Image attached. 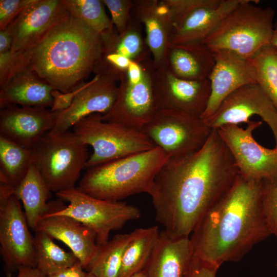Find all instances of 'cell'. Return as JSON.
Returning <instances> with one entry per match:
<instances>
[{
    "instance_id": "cell-46",
    "label": "cell",
    "mask_w": 277,
    "mask_h": 277,
    "mask_svg": "<svg viewBox=\"0 0 277 277\" xmlns=\"http://www.w3.org/2000/svg\"><path fill=\"white\" fill-rule=\"evenodd\" d=\"M86 277H95V276L94 275H93L92 273L87 272V274Z\"/></svg>"
},
{
    "instance_id": "cell-43",
    "label": "cell",
    "mask_w": 277,
    "mask_h": 277,
    "mask_svg": "<svg viewBox=\"0 0 277 277\" xmlns=\"http://www.w3.org/2000/svg\"><path fill=\"white\" fill-rule=\"evenodd\" d=\"M16 277H46L36 268L30 266H22L18 269Z\"/></svg>"
},
{
    "instance_id": "cell-6",
    "label": "cell",
    "mask_w": 277,
    "mask_h": 277,
    "mask_svg": "<svg viewBox=\"0 0 277 277\" xmlns=\"http://www.w3.org/2000/svg\"><path fill=\"white\" fill-rule=\"evenodd\" d=\"M58 200L48 202L44 215H61L74 219L93 230L97 245L109 241L110 233L122 229L141 214L136 206L122 201H108L92 197L77 187L55 193Z\"/></svg>"
},
{
    "instance_id": "cell-35",
    "label": "cell",
    "mask_w": 277,
    "mask_h": 277,
    "mask_svg": "<svg viewBox=\"0 0 277 277\" xmlns=\"http://www.w3.org/2000/svg\"><path fill=\"white\" fill-rule=\"evenodd\" d=\"M109 10L112 23L119 34L127 28L130 21V15L133 7L132 0H102Z\"/></svg>"
},
{
    "instance_id": "cell-33",
    "label": "cell",
    "mask_w": 277,
    "mask_h": 277,
    "mask_svg": "<svg viewBox=\"0 0 277 277\" xmlns=\"http://www.w3.org/2000/svg\"><path fill=\"white\" fill-rule=\"evenodd\" d=\"M262 206L269 230L277 238V182L263 181Z\"/></svg>"
},
{
    "instance_id": "cell-32",
    "label": "cell",
    "mask_w": 277,
    "mask_h": 277,
    "mask_svg": "<svg viewBox=\"0 0 277 277\" xmlns=\"http://www.w3.org/2000/svg\"><path fill=\"white\" fill-rule=\"evenodd\" d=\"M249 60L257 84L277 108V50L270 44Z\"/></svg>"
},
{
    "instance_id": "cell-9",
    "label": "cell",
    "mask_w": 277,
    "mask_h": 277,
    "mask_svg": "<svg viewBox=\"0 0 277 277\" xmlns=\"http://www.w3.org/2000/svg\"><path fill=\"white\" fill-rule=\"evenodd\" d=\"M169 159L199 150L212 130L201 117L179 111L160 109L141 130Z\"/></svg>"
},
{
    "instance_id": "cell-12",
    "label": "cell",
    "mask_w": 277,
    "mask_h": 277,
    "mask_svg": "<svg viewBox=\"0 0 277 277\" xmlns=\"http://www.w3.org/2000/svg\"><path fill=\"white\" fill-rule=\"evenodd\" d=\"M254 115L269 126L277 147V108L257 83L246 85L232 92L216 112L204 121L211 129H217L226 125L247 123Z\"/></svg>"
},
{
    "instance_id": "cell-8",
    "label": "cell",
    "mask_w": 277,
    "mask_h": 277,
    "mask_svg": "<svg viewBox=\"0 0 277 277\" xmlns=\"http://www.w3.org/2000/svg\"><path fill=\"white\" fill-rule=\"evenodd\" d=\"M102 115L95 113L87 116L72 127L78 138L93 148L85 168L88 169L155 147L141 130L104 121Z\"/></svg>"
},
{
    "instance_id": "cell-42",
    "label": "cell",
    "mask_w": 277,
    "mask_h": 277,
    "mask_svg": "<svg viewBox=\"0 0 277 277\" xmlns=\"http://www.w3.org/2000/svg\"><path fill=\"white\" fill-rule=\"evenodd\" d=\"M13 37L7 28L0 30V53L11 51Z\"/></svg>"
},
{
    "instance_id": "cell-34",
    "label": "cell",
    "mask_w": 277,
    "mask_h": 277,
    "mask_svg": "<svg viewBox=\"0 0 277 277\" xmlns=\"http://www.w3.org/2000/svg\"><path fill=\"white\" fill-rule=\"evenodd\" d=\"M131 62L128 58L120 54H103L94 71L96 74L107 75L116 81H120L126 75Z\"/></svg>"
},
{
    "instance_id": "cell-41",
    "label": "cell",
    "mask_w": 277,
    "mask_h": 277,
    "mask_svg": "<svg viewBox=\"0 0 277 277\" xmlns=\"http://www.w3.org/2000/svg\"><path fill=\"white\" fill-rule=\"evenodd\" d=\"M15 190V187L9 183L0 182V207L6 205L14 195Z\"/></svg>"
},
{
    "instance_id": "cell-20",
    "label": "cell",
    "mask_w": 277,
    "mask_h": 277,
    "mask_svg": "<svg viewBox=\"0 0 277 277\" xmlns=\"http://www.w3.org/2000/svg\"><path fill=\"white\" fill-rule=\"evenodd\" d=\"M244 0H207L173 26L170 43L204 42L224 17Z\"/></svg>"
},
{
    "instance_id": "cell-10",
    "label": "cell",
    "mask_w": 277,
    "mask_h": 277,
    "mask_svg": "<svg viewBox=\"0 0 277 277\" xmlns=\"http://www.w3.org/2000/svg\"><path fill=\"white\" fill-rule=\"evenodd\" d=\"M262 124L261 121L249 120L245 129L228 124L216 130L230 150L241 175L247 179L276 183L277 147H264L252 135Z\"/></svg>"
},
{
    "instance_id": "cell-26",
    "label": "cell",
    "mask_w": 277,
    "mask_h": 277,
    "mask_svg": "<svg viewBox=\"0 0 277 277\" xmlns=\"http://www.w3.org/2000/svg\"><path fill=\"white\" fill-rule=\"evenodd\" d=\"M141 27V23L133 18L130 19L123 33L119 34L114 27L102 35L103 54H120L138 63L150 59L151 54L143 36Z\"/></svg>"
},
{
    "instance_id": "cell-7",
    "label": "cell",
    "mask_w": 277,
    "mask_h": 277,
    "mask_svg": "<svg viewBox=\"0 0 277 277\" xmlns=\"http://www.w3.org/2000/svg\"><path fill=\"white\" fill-rule=\"evenodd\" d=\"M86 145L69 130L47 133L33 149L34 164L51 192L74 188L89 157Z\"/></svg>"
},
{
    "instance_id": "cell-36",
    "label": "cell",
    "mask_w": 277,
    "mask_h": 277,
    "mask_svg": "<svg viewBox=\"0 0 277 277\" xmlns=\"http://www.w3.org/2000/svg\"><path fill=\"white\" fill-rule=\"evenodd\" d=\"M37 0H1L0 30L6 29L26 8Z\"/></svg>"
},
{
    "instance_id": "cell-38",
    "label": "cell",
    "mask_w": 277,
    "mask_h": 277,
    "mask_svg": "<svg viewBox=\"0 0 277 277\" xmlns=\"http://www.w3.org/2000/svg\"><path fill=\"white\" fill-rule=\"evenodd\" d=\"M219 267L193 256L184 277H216Z\"/></svg>"
},
{
    "instance_id": "cell-24",
    "label": "cell",
    "mask_w": 277,
    "mask_h": 277,
    "mask_svg": "<svg viewBox=\"0 0 277 277\" xmlns=\"http://www.w3.org/2000/svg\"><path fill=\"white\" fill-rule=\"evenodd\" d=\"M215 65L214 53L204 42L170 44L165 65L177 77L188 80L208 78Z\"/></svg>"
},
{
    "instance_id": "cell-31",
    "label": "cell",
    "mask_w": 277,
    "mask_h": 277,
    "mask_svg": "<svg viewBox=\"0 0 277 277\" xmlns=\"http://www.w3.org/2000/svg\"><path fill=\"white\" fill-rule=\"evenodd\" d=\"M64 8L101 35L113 27L107 15L102 1L62 0Z\"/></svg>"
},
{
    "instance_id": "cell-13",
    "label": "cell",
    "mask_w": 277,
    "mask_h": 277,
    "mask_svg": "<svg viewBox=\"0 0 277 277\" xmlns=\"http://www.w3.org/2000/svg\"><path fill=\"white\" fill-rule=\"evenodd\" d=\"M29 227L19 201L12 196L0 207V253L10 275L22 266L35 267L34 237Z\"/></svg>"
},
{
    "instance_id": "cell-37",
    "label": "cell",
    "mask_w": 277,
    "mask_h": 277,
    "mask_svg": "<svg viewBox=\"0 0 277 277\" xmlns=\"http://www.w3.org/2000/svg\"><path fill=\"white\" fill-rule=\"evenodd\" d=\"M87 82H83L73 90L63 93L57 89L51 92L53 101L50 110L52 112H61L68 109L72 103L75 96L86 86Z\"/></svg>"
},
{
    "instance_id": "cell-1",
    "label": "cell",
    "mask_w": 277,
    "mask_h": 277,
    "mask_svg": "<svg viewBox=\"0 0 277 277\" xmlns=\"http://www.w3.org/2000/svg\"><path fill=\"white\" fill-rule=\"evenodd\" d=\"M239 174L228 148L217 130L212 129L199 150L169 159L156 175L149 193L156 220L171 236L189 237Z\"/></svg>"
},
{
    "instance_id": "cell-44",
    "label": "cell",
    "mask_w": 277,
    "mask_h": 277,
    "mask_svg": "<svg viewBox=\"0 0 277 277\" xmlns=\"http://www.w3.org/2000/svg\"><path fill=\"white\" fill-rule=\"evenodd\" d=\"M271 44L277 50V19L274 21Z\"/></svg>"
},
{
    "instance_id": "cell-14",
    "label": "cell",
    "mask_w": 277,
    "mask_h": 277,
    "mask_svg": "<svg viewBox=\"0 0 277 277\" xmlns=\"http://www.w3.org/2000/svg\"><path fill=\"white\" fill-rule=\"evenodd\" d=\"M155 68L154 91L159 109L174 110L201 118L211 94L209 78L185 80L166 66Z\"/></svg>"
},
{
    "instance_id": "cell-29",
    "label": "cell",
    "mask_w": 277,
    "mask_h": 277,
    "mask_svg": "<svg viewBox=\"0 0 277 277\" xmlns=\"http://www.w3.org/2000/svg\"><path fill=\"white\" fill-rule=\"evenodd\" d=\"M35 232V268L46 277L80 262L72 252L65 251L47 233Z\"/></svg>"
},
{
    "instance_id": "cell-45",
    "label": "cell",
    "mask_w": 277,
    "mask_h": 277,
    "mask_svg": "<svg viewBox=\"0 0 277 277\" xmlns=\"http://www.w3.org/2000/svg\"><path fill=\"white\" fill-rule=\"evenodd\" d=\"M130 277H147L146 271L144 269L143 270L137 272Z\"/></svg>"
},
{
    "instance_id": "cell-11",
    "label": "cell",
    "mask_w": 277,
    "mask_h": 277,
    "mask_svg": "<svg viewBox=\"0 0 277 277\" xmlns=\"http://www.w3.org/2000/svg\"><path fill=\"white\" fill-rule=\"evenodd\" d=\"M141 64L142 79L133 84L125 75L120 81L115 101L111 109L102 115L103 121L141 130L159 110L154 91L156 68L152 59Z\"/></svg>"
},
{
    "instance_id": "cell-21",
    "label": "cell",
    "mask_w": 277,
    "mask_h": 277,
    "mask_svg": "<svg viewBox=\"0 0 277 277\" xmlns=\"http://www.w3.org/2000/svg\"><path fill=\"white\" fill-rule=\"evenodd\" d=\"M35 231L45 232L52 239L65 243L85 269L98 250L95 232L68 216L45 215L38 222Z\"/></svg>"
},
{
    "instance_id": "cell-16",
    "label": "cell",
    "mask_w": 277,
    "mask_h": 277,
    "mask_svg": "<svg viewBox=\"0 0 277 277\" xmlns=\"http://www.w3.org/2000/svg\"><path fill=\"white\" fill-rule=\"evenodd\" d=\"M57 112L39 107L9 106L0 112V135L30 149L55 125Z\"/></svg>"
},
{
    "instance_id": "cell-22",
    "label": "cell",
    "mask_w": 277,
    "mask_h": 277,
    "mask_svg": "<svg viewBox=\"0 0 277 277\" xmlns=\"http://www.w3.org/2000/svg\"><path fill=\"white\" fill-rule=\"evenodd\" d=\"M193 256L189 237L174 238L164 230L144 269L147 277H184Z\"/></svg>"
},
{
    "instance_id": "cell-15",
    "label": "cell",
    "mask_w": 277,
    "mask_h": 277,
    "mask_svg": "<svg viewBox=\"0 0 277 277\" xmlns=\"http://www.w3.org/2000/svg\"><path fill=\"white\" fill-rule=\"evenodd\" d=\"M116 82L108 75L96 74L77 94L68 109L57 112L55 125L50 131L54 133L65 132L87 116L107 113L117 96L118 86Z\"/></svg>"
},
{
    "instance_id": "cell-28",
    "label": "cell",
    "mask_w": 277,
    "mask_h": 277,
    "mask_svg": "<svg viewBox=\"0 0 277 277\" xmlns=\"http://www.w3.org/2000/svg\"><path fill=\"white\" fill-rule=\"evenodd\" d=\"M33 163V149L0 135V182L9 183L16 188Z\"/></svg>"
},
{
    "instance_id": "cell-39",
    "label": "cell",
    "mask_w": 277,
    "mask_h": 277,
    "mask_svg": "<svg viewBox=\"0 0 277 277\" xmlns=\"http://www.w3.org/2000/svg\"><path fill=\"white\" fill-rule=\"evenodd\" d=\"M80 262L74 265L59 271L47 277H86L87 272Z\"/></svg>"
},
{
    "instance_id": "cell-30",
    "label": "cell",
    "mask_w": 277,
    "mask_h": 277,
    "mask_svg": "<svg viewBox=\"0 0 277 277\" xmlns=\"http://www.w3.org/2000/svg\"><path fill=\"white\" fill-rule=\"evenodd\" d=\"M132 232L116 234L98 246L97 252L86 270L95 277H118L124 251L132 238Z\"/></svg>"
},
{
    "instance_id": "cell-18",
    "label": "cell",
    "mask_w": 277,
    "mask_h": 277,
    "mask_svg": "<svg viewBox=\"0 0 277 277\" xmlns=\"http://www.w3.org/2000/svg\"><path fill=\"white\" fill-rule=\"evenodd\" d=\"M64 8L62 0H37L7 27L13 37L12 54L22 55L42 37Z\"/></svg>"
},
{
    "instance_id": "cell-5",
    "label": "cell",
    "mask_w": 277,
    "mask_h": 277,
    "mask_svg": "<svg viewBox=\"0 0 277 277\" xmlns=\"http://www.w3.org/2000/svg\"><path fill=\"white\" fill-rule=\"evenodd\" d=\"M244 0L229 12L204 43L213 52H229L244 59L271 44L275 10Z\"/></svg>"
},
{
    "instance_id": "cell-25",
    "label": "cell",
    "mask_w": 277,
    "mask_h": 277,
    "mask_svg": "<svg viewBox=\"0 0 277 277\" xmlns=\"http://www.w3.org/2000/svg\"><path fill=\"white\" fill-rule=\"evenodd\" d=\"M51 191L41 173L33 163L26 175L16 187L14 196L23 204L28 225L35 230L46 214Z\"/></svg>"
},
{
    "instance_id": "cell-47",
    "label": "cell",
    "mask_w": 277,
    "mask_h": 277,
    "mask_svg": "<svg viewBox=\"0 0 277 277\" xmlns=\"http://www.w3.org/2000/svg\"><path fill=\"white\" fill-rule=\"evenodd\" d=\"M276 269H277V259H276Z\"/></svg>"
},
{
    "instance_id": "cell-19",
    "label": "cell",
    "mask_w": 277,
    "mask_h": 277,
    "mask_svg": "<svg viewBox=\"0 0 277 277\" xmlns=\"http://www.w3.org/2000/svg\"><path fill=\"white\" fill-rule=\"evenodd\" d=\"M134 18L145 28L146 44L155 68L165 66L173 31L170 10L164 0L133 1Z\"/></svg>"
},
{
    "instance_id": "cell-2",
    "label": "cell",
    "mask_w": 277,
    "mask_h": 277,
    "mask_svg": "<svg viewBox=\"0 0 277 277\" xmlns=\"http://www.w3.org/2000/svg\"><path fill=\"white\" fill-rule=\"evenodd\" d=\"M263 181L240 174L199 222L190 238L194 255L220 267L238 262L271 235L262 206Z\"/></svg>"
},
{
    "instance_id": "cell-23",
    "label": "cell",
    "mask_w": 277,
    "mask_h": 277,
    "mask_svg": "<svg viewBox=\"0 0 277 277\" xmlns=\"http://www.w3.org/2000/svg\"><path fill=\"white\" fill-rule=\"evenodd\" d=\"M54 89L26 66L1 88V108L12 105L51 108L53 101L51 92Z\"/></svg>"
},
{
    "instance_id": "cell-40",
    "label": "cell",
    "mask_w": 277,
    "mask_h": 277,
    "mask_svg": "<svg viewBox=\"0 0 277 277\" xmlns=\"http://www.w3.org/2000/svg\"><path fill=\"white\" fill-rule=\"evenodd\" d=\"M143 67L141 63L131 62L127 70L126 77L131 83L136 84L142 79Z\"/></svg>"
},
{
    "instance_id": "cell-17",
    "label": "cell",
    "mask_w": 277,
    "mask_h": 277,
    "mask_svg": "<svg viewBox=\"0 0 277 277\" xmlns=\"http://www.w3.org/2000/svg\"><path fill=\"white\" fill-rule=\"evenodd\" d=\"M215 65L209 77L211 94L207 108L201 116H212L223 101L232 92L249 84L256 83L250 61L227 51L213 52Z\"/></svg>"
},
{
    "instance_id": "cell-27",
    "label": "cell",
    "mask_w": 277,
    "mask_h": 277,
    "mask_svg": "<svg viewBox=\"0 0 277 277\" xmlns=\"http://www.w3.org/2000/svg\"><path fill=\"white\" fill-rule=\"evenodd\" d=\"M157 226L135 229L122 258L118 277H130L143 270L160 235Z\"/></svg>"
},
{
    "instance_id": "cell-3",
    "label": "cell",
    "mask_w": 277,
    "mask_h": 277,
    "mask_svg": "<svg viewBox=\"0 0 277 277\" xmlns=\"http://www.w3.org/2000/svg\"><path fill=\"white\" fill-rule=\"evenodd\" d=\"M103 53L101 35L64 8L46 33L23 56L26 66L40 78L66 93L84 82Z\"/></svg>"
},
{
    "instance_id": "cell-4",
    "label": "cell",
    "mask_w": 277,
    "mask_h": 277,
    "mask_svg": "<svg viewBox=\"0 0 277 277\" xmlns=\"http://www.w3.org/2000/svg\"><path fill=\"white\" fill-rule=\"evenodd\" d=\"M169 159L162 149L155 147L88 169L77 188L92 197L108 201L149 194L156 175Z\"/></svg>"
}]
</instances>
